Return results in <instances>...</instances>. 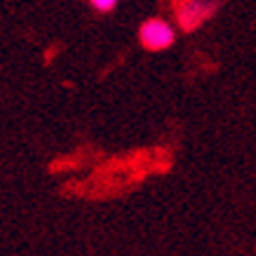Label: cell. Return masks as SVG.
I'll use <instances>...</instances> for the list:
<instances>
[{"label": "cell", "mask_w": 256, "mask_h": 256, "mask_svg": "<svg viewBox=\"0 0 256 256\" xmlns=\"http://www.w3.org/2000/svg\"><path fill=\"white\" fill-rule=\"evenodd\" d=\"M216 0H176L174 2V19L184 31H195L216 12Z\"/></svg>", "instance_id": "cell-1"}, {"label": "cell", "mask_w": 256, "mask_h": 256, "mask_svg": "<svg viewBox=\"0 0 256 256\" xmlns=\"http://www.w3.org/2000/svg\"><path fill=\"white\" fill-rule=\"evenodd\" d=\"M139 40L148 52H162V50H170L174 45L176 31H174V26L167 19L153 16V19H146V22L141 24Z\"/></svg>", "instance_id": "cell-2"}, {"label": "cell", "mask_w": 256, "mask_h": 256, "mask_svg": "<svg viewBox=\"0 0 256 256\" xmlns=\"http://www.w3.org/2000/svg\"><path fill=\"white\" fill-rule=\"evenodd\" d=\"M90 2H92V8L96 12H110L118 5V0H90Z\"/></svg>", "instance_id": "cell-3"}]
</instances>
